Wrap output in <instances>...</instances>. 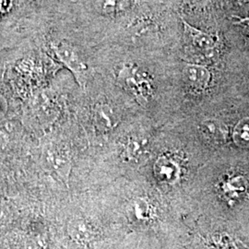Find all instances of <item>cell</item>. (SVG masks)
I'll return each instance as SVG.
<instances>
[{"mask_svg": "<svg viewBox=\"0 0 249 249\" xmlns=\"http://www.w3.org/2000/svg\"><path fill=\"white\" fill-rule=\"evenodd\" d=\"M39 36L53 59L71 74L80 89H86L96 74L94 58L97 47L52 23Z\"/></svg>", "mask_w": 249, "mask_h": 249, "instance_id": "obj_1", "label": "cell"}, {"mask_svg": "<svg viewBox=\"0 0 249 249\" xmlns=\"http://www.w3.org/2000/svg\"><path fill=\"white\" fill-rule=\"evenodd\" d=\"M88 114L93 126L100 132L113 130L121 120V110L112 94L99 92L89 102Z\"/></svg>", "mask_w": 249, "mask_h": 249, "instance_id": "obj_2", "label": "cell"}, {"mask_svg": "<svg viewBox=\"0 0 249 249\" xmlns=\"http://www.w3.org/2000/svg\"><path fill=\"white\" fill-rule=\"evenodd\" d=\"M181 22L184 26L185 36L190 47L205 57H213L215 53L220 47V39L218 36L204 33L195 27L187 23L185 18H181Z\"/></svg>", "mask_w": 249, "mask_h": 249, "instance_id": "obj_3", "label": "cell"}, {"mask_svg": "<svg viewBox=\"0 0 249 249\" xmlns=\"http://www.w3.org/2000/svg\"><path fill=\"white\" fill-rule=\"evenodd\" d=\"M154 177L163 185H175L182 177L181 162L172 154H162L154 162Z\"/></svg>", "mask_w": 249, "mask_h": 249, "instance_id": "obj_4", "label": "cell"}, {"mask_svg": "<svg viewBox=\"0 0 249 249\" xmlns=\"http://www.w3.org/2000/svg\"><path fill=\"white\" fill-rule=\"evenodd\" d=\"M249 182L244 175L233 173L222 179L219 184V191L223 198L229 203H236L247 196Z\"/></svg>", "mask_w": 249, "mask_h": 249, "instance_id": "obj_5", "label": "cell"}, {"mask_svg": "<svg viewBox=\"0 0 249 249\" xmlns=\"http://www.w3.org/2000/svg\"><path fill=\"white\" fill-rule=\"evenodd\" d=\"M45 162L48 168L56 174L57 177L68 181L71 169V160L68 151L60 146H49L45 149Z\"/></svg>", "mask_w": 249, "mask_h": 249, "instance_id": "obj_6", "label": "cell"}, {"mask_svg": "<svg viewBox=\"0 0 249 249\" xmlns=\"http://www.w3.org/2000/svg\"><path fill=\"white\" fill-rule=\"evenodd\" d=\"M183 78L189 89L199 93L209 88L212 81V73L204 66L187 64L183 71Z\"/></svg>", "mask_w": 249, "mask_h": 249, "instance_id": "obj_7", "label": "cell"}, {"mask_svg": "<svg viewBox=\"0 0 249 249\" xmlns=\"http://www.w3.org/2000/svg\"><path fill=\"white\" fill-rule=\"evenodd\" d=\"M149 141L141 134H129L121 143V156L127 161H137L142 159L148 150Z\"/></svg>", "mask_w": 249, "mask_h": 249, "instance_id": "obj_8", "label": "cell"}, {"mask_svg": "<svg viewBox=\"0 0 249 249\" xmlns=\"http://www.w3.org/2000/svg\"><path fill=\"white\" fill-rule=\"evenodd\" d=\"M129 216L139 223L151 222L155 215V208L151 200L145 196H137L129 201L127 206Z\"/></svg>", "mask_w": 249, "mask_h": 249, "instance_id": "obj_9", "label": "cell"}, {"mask_svg": "<svg viewBox=\"0 0 249 249\" xmlns=\"http://www.w3.org/2000/svg\"><path fill=\"white\" fill-rule=\"evenodd\" d=\"M68 232L73 240L86 244L95 237V230L91 223L83 218H74L68 223Z\"/></svg>", "mask_w": 249, "mask_h": 249, "instance_id": "obj_10", "label": "cell"}, {"mask_svg": "<svg viewBox=\"0 0 249 249\" xmlns=\"http://www.w3.org/2000/svg\"><path fill=\"white\" fill-rule=\"evenodd\" d=\"M200 128L205 138L212 142L222 144L227 140L228 130L221 122L215 120L204 121Z\"/></svg>", "mask_w": 249, "mask_h": 249, "instance_id": "obj_11", "label": "cell"}, {"mask_svg": "<svg viewBox=\"0 0 249 249\" xmlns=\"http://www.w3.org/2000/svg\"><path fill=\"white\" fill-rule=\"evenodd\" d=\"M232 140L239 148H249V116L242 118L235 124L232 131Z\"/></svg>", "mask_w": 249, "mask_h": 249, "instance_id": "obj_12", "label": "cell"}, {"mask_svg": "<svg viewBox=\"0 0 249 249\" xmlns=\"http://www.w3.org/2000/svg\"><path fill=\"white\" fill-rule=\"evenodd\" d=\"M236 24H239L243 28H245L249 33V18H238L237 21H235Z\"/></svg>", "mask_w": 249, "mask_h": 249, "instance_id": "obj_13", "label": "cell"}]
</instances>
